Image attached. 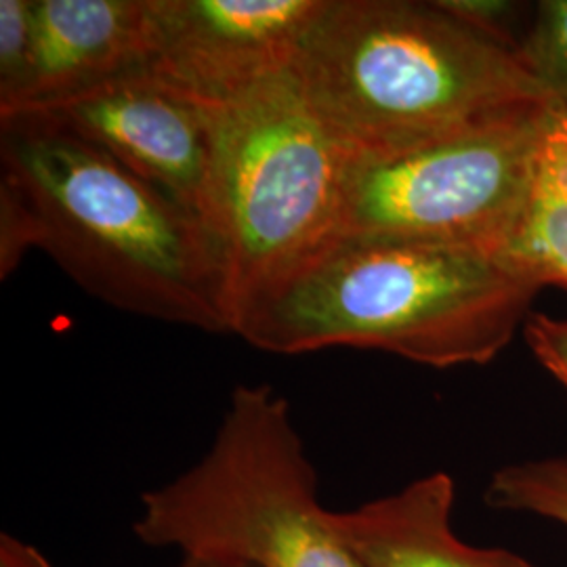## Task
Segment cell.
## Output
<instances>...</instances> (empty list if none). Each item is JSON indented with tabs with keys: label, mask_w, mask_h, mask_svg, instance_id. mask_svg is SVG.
<instances>
[{
	"label": "cell",
	"mask_w": 567,
	"mask_h": 567,
	"mask_svg": "<svg viewBox=\"0 0 567 567\" xmlns=\"http://www.w3.org/2000/svg\"><path fill=\"white\" fill-rule=\"evenodd\" d=\"M486 501L494 508L538 515L567 527V454L498 468Z\"/></svg>",
	"instance_id": "7c38bea8"
},
{
	"label": "cell",
	"mask_w": 567,
	"mask_h": 567,
	"mask_svg": "<svg viewBox=\"0 0 567 567\" xmlns=\"http://www.w3.org/2000/svg\"><path fill=\"white\" fill-rule=\"evenodd\" d=\"M143 545L250 567H364L318 501V475L271 385L229 395L208 452L142 496Z\"/></svg>",
	"instance_id": "5b68a950"
},
{
	"label": "cell",
	"mask_w": 567,
	"mask_h": 567,
	"mask_svg": "<svg viewBox=\"0 0 567 567\" xmlns=\"http://www.w3.org/2000/svg\"><path fill=\"white\" fill-rule=\"evenodd\" d=\"M0 177L34 210L39 250L91 297L231 334L224 252L198 215L37 114L0 121Z\"/></svg>",
	"instance_id": "3957f363"
},
{
	"label": "cell",
	"mask_w": 567,
	"mask_h": 567,
	"mask_svg": "<svg viewBox=\"0 0 567 567\" xmlns=\"http://www.w3.org/2000/svg\"><path fill=\"white\" fill-rule=\"evenodd\" d=\"M41 229L20 189L0 177V278L16 274L30 250H39Z\"/></svg>",
	"instance_id": "9a60e30c"
},
{
	"label": "cell",
	"mask_w": 567,
	"mask_h": 567,
	"mask_svg": "<svg viewBox=\"0 0 567 567\" xmlns=\"http://www.w3.org/2000/svg\"><path fill=\"white\" fill-rule=\"evenodd\" d=\"M328 0H147L145 76L204 110L295 68Z\"/></svg>",
	"instance_id": "52a82bcc"
},
{
	"label": "cell",
	"mask_w": 567,
	"mask_h": 567,
	"mask_svg": "<svg viewBox=\"0 0 567 567\" xmlns=\"http://www.w3.org/2000/svg\"><path fill=\"white\" fill-rule=\"evenodd\" d=\"M347 164L295 68L210 110L204 221L224 252L234 328L341 236Z\"/></svg>",
	"instance_id": "277c9868"
},
{
	"label": "cell",
	"mask_w": 567,
	"mask_h": 567,
	"mask_svg": "<svg viewBox=\"0 0 567 567\" xmlns=\"http://www.w3.org/2000/svg\"><path fill=\"white\" fill-rule=\"evenodd\" d=\"M28 114L95 145L204 221L210 168L208 110L145 74H133Z\"/></svg>",
	"instance_id": "ba28073f"
},
{
	"label": "cell",
	"mask_w": 567,
	"mask_h": 567,
	"mask_svg": "<svg viewBox=\"0 0 567 567\" xmlns=\"http://www.w3.org/2000/svg\"><path fill=\"white\" fill-rule=\"evenodd\" d=\"M34 65L32 0H0V121L25 103Z\"/></svg>",
	"instance_id": "4fadbf2b"
},
{
	"label": "cell",
	"mask_w": 567,
	"mask_h": 567,
	"mask_svg": "<svg viewBox=\"0 0 567 567\" xmlns=\"http://www.w3.org/2000/svg\"><path fill=\"white\" fill-rule=\"evenodd\" d=\"M519 53L555 107H567V0H545Z\"/></svg>",
	"instance_id": "5bb4252c"
},
{
	"label": "cell",
	"mask_w": 567,
	"mask_h": 567,
	"mask_svg": "<svg viewBox=\"0 0 567 567\" xmlns=\"http://www.w3.org/2000/svg\"><path fill=\"white\" fill-rule=\"evenodd\" d=\"M32 11L34 65L16 116L142 74L147 0H32Z\"/></svg>",
	"instance_id": "9c48e42d"
},
{
	"label": "cell",
	"mask_w": 567,
	"mask_h": 567,
	"mask_svg": "<svg viewBox=\"0 0 567 567\" xmlns=\"http://www.w3.org/2000/svg\"><path fill=\"white\" fill-rule=\"evenodd\" d=\"M177 567H250L236 561H224V559H206V557H182V564Z\"/></svg>",
	"instance_id": "d6986e66"
},
{
	"label": "cell",
	"mask_w": 567,
	"mask_h": 567,
	"mask_svg": "<svg viewBox=\"0 0 567 567\" xmlns=\"http://www.w3.org/2000/svg\"><path fill=\"white\" fill-rule=\"evenodd\" d=\"M540 286L567 290V200L536 194L526 219L498 255Z\"/></svg>",
	"instance_id": "8fae6325"
},
{
	"label": "cell",
	"mask_w": 567,
	"mask_h": 567,
	"mask_svg": "<svg viewBox=\"0 0 567 567\" xmlns=\"http://www.w3.org/2000/svg\"><path fill=\"white\" fill-rule=\"evenodd\" d=\"M0 567H53L41 550L11 534L0 536Z\"/></svg>",
	"instance_id": "ac0fdd59"
},
{
	"label": "cell",
	"mask_w": 567,
	"mask_h": 567,
	"mask_svg": "<svg viewBox=\"0 0 567 567\" xmlns=\"http://www.w3.org/2000/svg\"><path fill=\"white\" fill-rule=\"evenodd\" d=\"M295 74L349 158L398 156L555 107L519 42L442 0H328Z\"/></svg>",
	"instance_id": "6da1fadb"
},
{
	"label": "cell",
	"mask_w": 567,
	"mask_h": 567,
	"mask_svg": "<svg viewBox=\"0 0 567 567\" xmlns=\"http://www.w3.org/2000/svg\"><path fill=\"white\" fill-rule=\"evenodd\" d=\"M454 482L431 473L330 522L364 567H536L507 548L471 547L452 527Z\"/></svg>",
	"instance_id": "30bf717a"
},
{
	"label": "cell",
	"mask_w": 567,
	"mask_h": 567,
	"mask_svg": "<svg viewBox=\"0 0 567 567\" xmlns=\"http://www.w3.org/2000/svg\"><path fill=\"white\" fill-rule=\"evenodd\" d=\"M524 337L538 364L567 391V320L529 313Z\"/></svg>",
	"instance_id": "e0dca14e"
},
{
	"label": "cell",
	"mask_w": 567,
	"mask_h": 567,
	"mask_svg": "<svg viewBox=\"0 0 567 567\" xmlns=\"http://www.w3.org/2000/svg\"><path fill=\"white\" fill-rule=\"evenodd\" d=\"M538 194L567 200V107H553L538 145Z\"/></svg>",
	"instance_id": "2e32d148"
},
{
	"label": "cell",
	"mask_w": 567,
	"mask_h": 567,
	"mask_svg": "<svg viewBox=\"0 0 567 567\" xmlns=\"http://www.w3.org/2000/svg\"><path fill=\"white\" fill-rule=\"evenodd\" d=\"M466 246L339 236L250 305L234 334L276 355L374 349L429 368L489 364L540 292Z\"/></svg>",
	"instance_id": "7a4b0ae2"
},
{
	"label": "cell",
	"mask_w": 567,
	"mask_h": 567,
	"mask_svg": "<svg viewBox=\"0 0 567 567\" xmlns=\"http://www.w3.org/2000/svg\"><path fill=\"white\" fill-rule=\"evenodd\" d=\"M548 110L385 156L349 158L341 236L466 246L498 257L538 194Z\"/></svg>",
	"instance_id": "8992f818"
}]
</instances>
